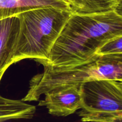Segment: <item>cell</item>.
<instances>
[{
  "label": "cell",
  "mask_w": 122,
  "mask_h": 122,
  "mask_svg": "<svg viewBox=\"0 0 122 122\" xmlns=\"http://www.w3.org/2000/svg\"><path fill=\"white\" fill-rule=\"evenodd\" d=\"M73 13L95 14L114 10L118 0H67Z\"/></svg>",
  "instance_id": "cell-8"
},
{
  "label": "cell",
  "mask_w": 122,
  "mask_h": 122,
  "mask_svg": "<svg viewBox=\"0 0 122 122\" xmlns=\"http://www.w3.org/2000/svg\"><path fill=\"white\" fill-rule=\"evenodd\" d=\"M19 28L17 15L0 20V81L6 70L13 64Z\"/></svg>",
  "instance_id": "cell-6"
},
{
  "label": "cell",
  "mask_w": 122,
  "mask_h": 122,
  "mask_svg": "<svg viewBox=\"0 0 122 122\" xmlns=\"http://www.w3.org/2000/svg\"><path fill=\"white\" fill-rule=\"evenodd\" d=\"M114 11L119 15L122 16V0H118V3Z\"/></svg>",
  "instance_id": "cell-10"
},
{
  "label": "cell",
  "mask_w": 122,
  "mask_h": 122,
  "mask_svg": "<svg viewBox=\"0 0 122 122\" xmlns=\"http://www.w3.org/2000/svg\"><path fill=\"white\" fill-rule=\"evenodd\" d=\"M0 82H1V81H0Z\"/></svg>",
  "instance_id": "cell-11"
},
{
  "label": "cell",
  "mask_w": 122,
  "mask_h": 122,
  "mask_svg": "<svg viewBox=\"0 0 122 122\" xmlns=\"http://www.w3.org/2000/svg\"><path fill=\"white\" fill-rule=\"evenodd\" d=\"M44 72L30 81L29 89L23 101L39 100L54 89L79 86L88 81L109 79L122 83V53H96L86 61L67 67L44 65Z\"/></svg>",
  "instance_id": "cell-2"
},
{
  "label": "cell",
  "mask_w": 122,
  "mask_h": 122,
  "mask_svg": "<svg viewBox=\"0 0 122 122\" xmlns=\"http://www.w3.org/2000/svg\"><path fill=\"white\" fill-rule=\"evenodd\" d=\"M122 35V16L114 10L81 14L71 13L50 51L41 63L67 67L86 61L112 39Z\"/></svg>",
  "instance_id": "cell-1"
},
{
  "label": "cell",
  "mask_w": 122,
  "mask_h": 122,
  "mask_svg": "<svg viewBox=\"0 0 122 122\" xmlns=\"http://www.w3.org/2000/svg\"><path fill=\"white\" fill-rule=\"evenodd\" d=\"M79 88L82 121L122 122V83L97 79L84 82Z\"/></svg>",
  "instance_id": "cell-4"
},
{
  "label": "cell",
  "mask_w": 122,
  "mask_h": 122,
  "mask_svg": "<svg viewBox=\"0 0 122 122\" xmlns=\"http://www.w3.org/2000/svg\"><path fill=\"white\" fill-rule=\"evenodd\" d=\"M72 12L53 7H41L18 14L19 35L13 64L26 58L42 63L50 51Z\"/></svg>",
  "instance_id": "cell-3"
},
{
  "label": "cell",
  "mask_w": 122,
  "mask_h": 122,
  "mask_svg": "<svg viewBox=\"0 0 122 122\" xmlns=\"http://www.w3.org/2000/svg\"><path fill=\"white\" fill-rule=\"evenodd\" d=\"M97 53L100 54L122 53V35L113 38L106 43Z\"/></svg>",
  "instance_id": "cell-9"
},
{
  "label": "cell",
  "mask_w": 122,
  "mask_h": 122,
  "mask_svg": "<svg viewBox=\"0 0 122 122\" xmlns=\"http://www.w3.org/2000/svg\"><path fill=\"white\" fill-rule=\"evenodd\" d=\"M53 7L71 11L67 0H0V20L41 7Z\"/></svg>",
  "instance_id": "cell-7"
},
{
  "label": "cell",
  "mask_w": 122,
  "mask_h": 122,
  "mask_svg": "<svg viewBox=\"0 0 122 122\" xmlns=\"http://www.w3.org/2000/svg\"><path fill=\"white\" fill-rule=\"evenodd\" d=\"M39 106H45L52 116L65 117L81 108L82 96L79 86L54 89L48 92Z\"/></svg>",
  "instance_id": "cell-5"
}]
</instances>
